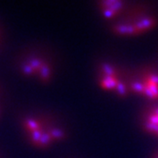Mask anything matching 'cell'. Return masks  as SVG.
Segmentation results:
<instances>
[{
	"mask_svg": "<svg viewBox=\"0 0 158 158\" xmlns=\"http://www.w3.org/2000/svg\"><path fill=\"white\" fill-rule=\"evenodd\" d=\"M146 127L149 132L158 135V108H156L152 114L149 115Z\"/></svg>",
	"mask_w": 158,
	"mask_h": 158,
	"instance_id": "obj_1",
	"label": "cell"
},
{
	"mask_svg": "<svg viewBox=\"0 0 158 158\" xmlns=\"http://www.w3.org/2000/svg\"><path fill=\"white\" fill-rule=\"evenodd\" d=\"M117 84H118V82L114 77H106L100 82L101 86L106 90H111L113 88H116Z\"/></svg>",
	"mask_w": 158,
	"mask_h": 158,
	"instance_id": "obj_2",
	"label": "cell"
},
{
	"mask_svg": "<svg viewBox=\"0 0 158 158\" xmlns=\"http://www.w3.org/2000/svg\"><path fill=\"white\" fill-rule=\"evenodd\" d=\"M116 89L118 90V94L119 95H121V96H125L126 95V93H127V90H126V88H125V86L121 83H118L117 85H116Z\"/></svg>",
	"mask_w": 158,
	"mask_h": 158,
	"instance_id": "obj_3",
	"label": "cell"
}]
</instances>
